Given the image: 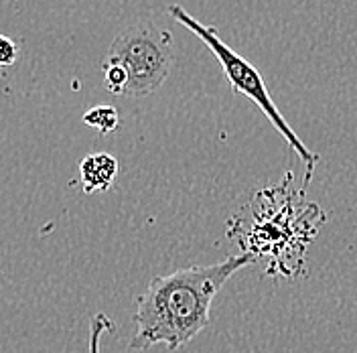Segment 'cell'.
I'll use <instances>...</instances> for the list:
<instances>
[{"instance_id":"cell-1","label":"cell","mask_w":357,"mask_h":353,"mask_svg":"<svg viewBox=\"0 0 357 353\" xmlns=\"http://www.w3.org/2000/svg\"><path fill=\"white\" fill-rule=\"evenodd\" d=\"M252 262L254 254H236L218 264L178 268L153 278L136 301L130 347L142 352L167 345L173 352L189 343L209 325L211 303L223 285Z\"/></svg>"},{"instance_id":"cell-2","label":"cell","mask_w":357,"mask_h":353,"mask_svg":"<svg viewBox=\"0 0 357 353\" xmlns=\"http://www.w3.org/2000/svg\"><path fill=\"white\" fill-rule=\"evenodd\" d=\"M167 13H169V17H173L175 21L181 22L185 29H189L193 35H197L201 39V43L205 45V47H209L213 57L220 61L223 75L227 77V82L231 86V91L240 93V96H245L252 104H256L260 110L264 112V116L270 120V124L280 133V136L289 142L290 149L298 155L301 163L305 165V185H309L312 181L314 171H317V165H319L321 156L317 155V153H311V149L290 128L287 118L280 114V110L274 104V100L270 98V91H268L260 71L225 43L220 37L215 27H209L205 22H199L195 17H191L181 4H171L167 8Z\"/></svg>"},{"instance_id":"cell-3","label":"cell","mask_w":357,"mask_h":353,"mask_svg":"<svg viewBox=\"0 0 357 353\" xmlns=\"http://www.w3.org/2000/svg\"><path fill=\"white\" fill-rule=\"evenodd\" d=\"M106 61L120 63L128 71L124 96L142 98L160 88L175 63L173 35L151 22H138L124 29L112 41Z\"/></svg>"},{"instance_id":"cell-4","label":"cell","mask_w":357,"mask_h":353,"mask_svg":"<svg viewBox=\"0 0 357 353\" xmlns=\"http://www.w3.org/2000/svg\"><path fill=\"white\" fill-rule=\"evenodd\" d=\"M118 175V160L108 153H96L79 163V179L84 193L108 191Z\"/></svg>"},{"instance_id":"cell-5","label":"cell","mask_w":357,"mask_h":353,"mask_svg":"<svg viewBox=\"0 0 357 353\" xmlns=\"http://www.w3.org/2000/svg\"><path fill=\"white\" fill-rule=\"evenodd\" d=\"M84 122L96 128L100 134H110L118 128L120 124V114L114 106H108V104H102V106H96L84 114Z\"/></svg>"},{"instance_id":"cell-6","label":"cell","mask_w":357,"mask_h":353,"mask_svg":"<svg viewBox=\"0 0 357 353\" xmlns=\"http://www.w3.org/2000/svg\"><path fill=\"white\" fill-rule=\"evenodd\" d=\"M102 69H104V86L110 93H116V96H124L126 93V88H128V71L120 63H114V61H106L102 63Z\"/></svg>"},{"instance_id":"cell-7","label":"cell","mask_w":357,"mask_h":353,"mask_svg":"<svg viewBox=\"0 0 357 353\" xmlns=\"http://www.w3.org/2000/svg\"><path fill=\"white\" fill-rule=\"evenodd\" d=\"M110 331H114V321L110 317L104 315V313L93 315L91 325H89V353H100L102 337H104V333Z\"/></svg>"},{"instance_id":"cell-8","label":"cell","mask_w":357,"mask_h":353,"mask_svg":"<svg viewBox=\"0 0 357 353\" xmlns=\"http://www.w3.org/2000/svg\"><path fill=\"white\" fill-rule=\"evenodd\" d=\"M19 59V47L10 39L0 35V67L13 66Z\"/></svg>"}]
</instances>
